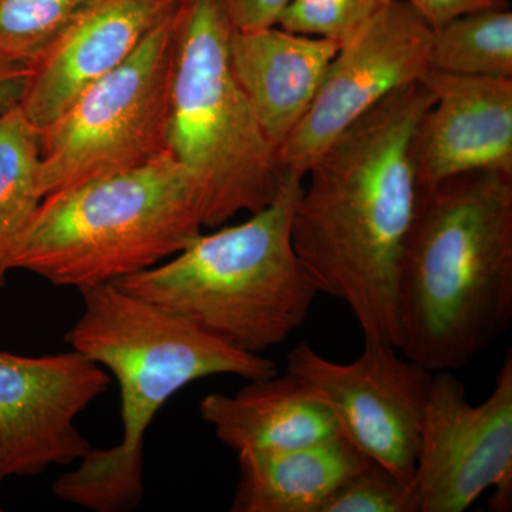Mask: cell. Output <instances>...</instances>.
Here are the masks:
<instances>
[{"instance_id": "obj_1", "label": "cell", "mask_w": 512, "mask_h": 512, "mask_svg": "<svg viewBox=\"0 0 512 512\" xmlns=\"http://www.w3.org/2000/svg\"><path fill=\"white\" fill-rule=\"evenodd\" d=\"M433 101L421 79L373 107L309 168L292 217L318 293L345 303L365 339L396 348L397 278L421 192L412 140Z\"/></svg>"}, {"instance_id": "obj_2", "label": "cell", "mask_w": 512, "mask_h": 512, "mask_svg": "<svg viewBox=\"0 0 512 512\" xmlns=\"http://www.w3.org/2000/svg\"><path fill=\"white\" fill-rule=\"evenodd\" d=\"M512 322V175L477 171L421 190L397 278V348L453 372Z\"/></svg>"}, {"instance_id": "obj_3", "label": "cell", "mask_w": 512, "mask_h": 512, "mask_svg": "<svg viewBox=\"0 0 512 512\" xmlns=\"http://www.w3.org/2000/svg\"><path fill=\"white\" fill-rule=\"evenodd\" d=\"M83 312L64 340L116 377L123 439L92 450L53 483L59 500L97 512L128 511L144 497V436L164 404L188 384L215 375L258 380L274 362L222 342L183 316L116 285L79 289Z\"/></svg>"}, {"instance_id": "obj_4", "label": "cell", "mask_w": 512, "mask_h": 512, "mask_svg": "<svg viewBox=\"0 0 512 512\" xmlns=\"http://www.w3.org/2000/svg\"><path fill=\"white\" fill-rule=\"evenodd\" d=\"M303 180L284 175L275 200L248 221L201 232L173 258L113 285L244 352L261 355L281 345L318 295L292 244Z\"/></svg>"}, {"instance_id": "obj_5", "label": "cell", "mask_w": 512, "mask_h": 512, "mask_svg": "<svg viewBox=\"0 0 512 512\" xmlns=\"http://www.w3.org/2000/svg\"><path fill=\"white\" fill-rule=\"evenodd\" d=\"M194 183L173 154L43 198L12 261L56 286L113 284L202 232Z\"/></svg>"}, {"instance_id": "obj_6", "label": "cell", "mask_w": 512, "mask_h": 512, "mask_svg": "<svg viewBox=\"0 0 512 512\" xmlns=\"http://www.w3.org/2000/svg\"><path fill=\"white\" fill-rule=\"evenodd\" d=\"M168 148L194 183L202 227L262 210L284 175L229 59L221 0H177Z\"/></svg>"}, {"instance_id": "obj_7", "label": "cell", "mask_w": 512, "mask_h": 512, "mask_svg": "<svg viewBox=\"0 0 512 512\" xmlns=\"http://www.w3.org/2000/svg\"><path fill=\"white\" fill-rule=\"evenodd\" d=\"M173 15L174 10L126 62L39 130L43 198L170 153Z\"/></svg>"}, {"instance_id": "obj_8", "label": "cell", "mask_w": 512, "mask_h": 512, "mask_svg": "<svg viewBox=\"0 0 512 512\" xmlns=\"http://www.w3.org/2000/svg\"><path fill=\"white\" fill-rule=\"evenodd\" d=\"M412 490L417 512H463L488 490H494L491 510H511V350L480 404L468 402L453 373H433Z\"/></svg>"}, {"instance_id": "obj_9", "label": "cell", "mask_w": 512, "mask_h": 512, "mask_svg": "<svg viewBox=\"0 0 512 512\" xmlns=\"http://www.w3.org/2000/svg\"><path fill=\"white\" fill-rule=\"evenodd\" d=\"M286 372L328 404L345 439L412 485L433 373L396 346L369 339L350 363L301 342L288 353Z\"/></svg>"}, {"instance_id": "obj_10", "label": "cell", "mask_w": 512, "mask_h": 512, "mask_svg": "<svg viewBox=\"0 0 512 512\" xmlns=\"http://www.w3.org/2000/svg\"><path fill=\"white\" fill-rule=\"evenodd\" d=\"M433 29L403 0L389 5L340 45L311 107L278 150L282 175L305 178L356 121L429 72Z\"/></svg>"}, {"instance_id": "obj_11", "label": "cell", "mask_w": 512, "mask_h": 512, "mask_svg": "<svg viewBox=\"0 0 512 512\" xmlns=\"http://www.w3.org/2000/svg\"><path fill=\"white\" fill-rule=\"evenodd\" d=\"M111 377L77 350L28 357L0 352V476L33 477L89 453L80 413L107 393Z\"/></svg>"}, {"instance_id": "obj_12", "label": "cell", "mask_w": 512, "mask_h": 512, "mask_svg": "<svg viewBox=\"0 0 512 512\" xmlns=\"http://www.w3.org/2000/svg\"><path fill=\"white\" fill-rule=\"evenodd\" d=\"M423 82L434 94L412 140L421 190L457 175H512V79L433 72Z\"/></svg>"}, {"instance_id": "obj_13", "label": "cell", "mask_w": 512, "mask_h": 512, "mask_svg": "<svg viewBox=\"0 0 512 512\" xmlns=\"http://www.w3.org/2000/svg\"><path fill=\"white\" fill-rule=\"evenodd\" d=\"M177 0H90L33 67L20 109L42 130L133 55Z\"/></svg>"}, {"instance_id": "obj_14", "label": "cell", "mask_w": 512, "mask_h": 512, "mask_svg": "<svg viewBox=\"0 0 512 512\" xmlns=\"http://www.w3.org/2000/svg\"><path fill=\"white\" fill-rule=\"evenodd\" d=\"M339 47L333 40L279 26L232 30V70L276 150L311 107Z\"/></svg>"}, {"instance_id": "obj_15", "label": "cell", "mask_w": 512, "mask_h": 512, "mask_svg": "<svg viewBox=\"0 0 512 512\" xmlns=\"http://www.w3.org/2000/svg\"><path fill=\"white\" fill-rule=\"evenodd\" d=\"M201 419L231 450H284L340 434L328 404L295 376L249 380L234 396L212 393L201 400Z\"/></svg>"}, {"instance_id": "obj_16", "label": "cell", "mask_w": 512, "mask_h": 512, "mask_svg": "<svg viewBox=\"0 0 512 512\" xmlns=\"http://www.w3.org/2000/svg\"><path fill=\"white\" fill-rule=\"evenodd\" d=\"M370 458L343 436L284 448L242 450L232 512H320Z\"/></svg>"}, {"instance_id": "obj_17", "label": "cell", "mask_w": 512, "mask_h": 512, "mask_svg": "<svg viewBox=\"0 0 512 512\" xmlns=\"http://www.w3.org/2000/svg\"><path fill=\"white\" fill-rule=\"evenodd\" d=\"M40 131L20 106L0 114V288L43 201Z\"/></svg>"}, {"instance_id": "obj_18", "label": "cell", "mask_w": 512, "mask_h": 512, "mask_svg": "<svg viewBox=\"0 0 512 512\" xmlns=\"http://www.w3.org/2000/svg\"><path fill=\"white\" fill-rule=\"evenodd\" d=\"M429 70L512 79V12L480 9L433 29Z\"/></svg>"}, {"instance_id": "obj_19", "label": "cell", "mask_w": 512, "mask_h": 512, "mask_svg": "<svg viewBox=\"0 0 512 512\" xmlns=\"http://www.w3.org/2000/svg\"><path fill=\"white\" fill-rule=\"evenodd\" d=\"M90 0H0V56L35 67Z\"/></svg>"}, {"instance_id": "obj_20", "label": "cell", "mask_w": 512, "mask_h": 512, "mask_svg": "<svg viewBox=\"0 0 512 512\" xmlns=\"http://www.w3.org/2000/svg\"><path fill=\"white\" fill-rule=\"evenodd\" d=\"M392 0H291L279 28L343 45Z\"/></svg>"}, {"instance_id": "obj_21", "label": "cell", "mask_w": 512, "mask_h": 512, "mask_svg": "<svg viewBox=\"0 0 512 512\" xmlns=\"http://www.w3.org/2000/svg\"><path fill=\"white\" fill-rule=\"evenodd\" d=\"M320 512H417L412 485L369 460L333 491Z\"/></svg>"}, {"instance_id": "obj_22", "label": "cell", "mask_w": 512, "mask_h": 512, "mask_svg": "<svg viewBox=\"0 0 512 512\" xmlns=\"http://www.w3.org/2000/svg\"><path fill=\"white\" fill-rule=\"evenodd\" d=\"M235 30H255L278 25L291 0H221Z\"/></svg>"}, {"instance_id": "obj_23", "label": "cell", "mask_w": 512, "mask_h": 512, "mask_svg": "<svg viewBox=\"0 0 512 512\" xmlns=\"http://www.w3.org/2000/svg\"><path fill=\"white\" fill-rule=\"evenodd\" d=\"M426 20L431 29L439 28L448 20L480 9H508V0H403Z\"/></svg>"}, {"instance_id": "obj_24", "label": "cell", "mask_w": 512, "mask_h": 512, "mask_svg": "<svg viewBox=\"0 0 512 512\" xmlns=\"http://www.w3.org/2000/svg\"><path fill=\"white\" fill-rule=\"evenodd\" d=\"M32 74L33 67L0 56V114L20 106Z\"/></svg>"}, {"instance_id": "obj_25", "label": "cell", "mask_w": 512, "mask_h": 512, "mask_svg": "<svg viewBox=\"0 0 512 512\" xmlns=\"http://www.w3.org/2000/svg\"><path fill=\"white\" fill-rule=\"evenodd\" d=\"M3 478L0 476V484H2ZM0 511H2V503H0Z\"/></svg>"}]
</instances>
